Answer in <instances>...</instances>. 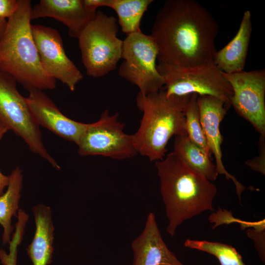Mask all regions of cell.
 <instances>
[{"instance_id":"cell-1","label":"cell","mask_w":265,"mask_h":265,"mask_svg":"<svg viewBox=\"0 0 265 265\" xmlns=\"http://www.w3.org/2000/svg\"><path fill=\"white\" fill-rule=\"evenodd\" d=\"M218 24L194 0H168L159 10L150 35L159 62L193 67L212 62Z\"/></svg>"},{"instance_id":"cell-2","label":"cell","mask_w":265,"mask_h":265,"mask_svg":"<svg viewBox=\"0 0 265 265\" xmlns=\"http://www.w3.org/2000/svg\"><path fill=\"white\" fill-rule=\"evenodd\" d=\"M156 167L168 221L166 231L171 237L185 221L214 211L216 186L189 168L174 152L156 161Z\"/></svg>"},{"instance_id":"cell-3","label":"cell","mask_w":265,"mask_h":265,"mask_svg":"<svg viewBox=\"0 0 265 265\" xmlns=\"http://www.w3.org/2000/svg\"><path fill=\"white\" fill-rule=\"evenodd\" d=\"M32 7L30 0H19L17 11L8 19L0 40V70L28 91L52 90L56 80L42 68L32 34Z\"/></svg>"},{"instance_id":"cell-4","label":"cell","mask_w":265,"mask_h":265,"mask_svg":"<svg viewBox=\"0 0 265 265\" xmlns=\"http://www.w3.org/2000/svg\"><path fill=\"white\" fill-rule=\"evenodd\" d=\"M190 95L167 96L163 88L147 95L138 93L136 103L143 116L132 134L137 153L151 161L163 159L170 138L186 133L184 109Z\"/></svg>"},{"instance_id":"cell-5","label":"cell","mask_w":265,"mask_h":265,"mask_svg":"<svg viewBox=\"0 0 265 265\" xmlns=\"http://www.w3.org/2000/svg\"><path fill=\"white\" fill-rule=\"evenodd\" d=\"M116 19L97 11L79 40L82 62L88 76L102 77L115 70L122 58L123 41L117 37Z\"/></svg>"},{"instance_id":"cell-6","label":"cell","mask_w":265,"mask_h":265,"mask_svg":"<svg viewBox=\"0 0 265 265\" xmlns=\"http://www.w3.org/2000/svg\"><path fill=\"white\" fill-rule=\"evenodd\" d=\"M157 68L164 79L167 96L209 95L222 100L228 107L231 106L232 87L213 62L183 67L159 61Z\"/></svg>"},{"instance_id":"cell-7","label":"cell","mask_w":265,"mask_h":265,"mask_svg":"<svg viewBox=\"0 0 265 265\" xmlns=\"http://www.w3.org/2000/svg\"><path fill=\"white\" fill-rule=\"evenodd\" d=\"M16 82L12 77L0 70V124L22 138L32 152L59 170L60 166L44 145L40 126L26 98L17 90Z\"/></svg>"},{"instance_id":"cell-8","label":"cell","mask_w":265,"mask_h":265,"mask_svg":"<svg viewBox=\"0 0 265 265\" xmlns=\"http://www.w3.org/2000/svg\"><path fill=\"white\" fill-rule=\"evenodd\" d=\"M158 50L150 35L141 32L127 35L123 41L119 75L136 85L139 93L147 95L159 91L164 80L157 68Z\"/></svg>"},{"instance_id":"cell-9","label":"cell","mask_w":265,"mask_h":265,"mask_svg":"<svg viewBox=\"0 0 265 265\" xmlns=\"http://www.w3.org/2000/svg\"><path fill=\"white\" fill-rule=\"evenodd\" d=\"M125 125L118 120V113L103 112L96 122L87 124L78 144L81 156L100 155L117 159L134 157L135 148L133 135L124 132Z\"/></svg>"},{"instance_id":"cell-10","label":"cell","mask_w":265,"mask_h":265,"mask_svg":"<svg viewBox=\"0 0 265 265\" xmlns=\"http://www.w3.org/2000/svg\"><path fill=\"white\" fill-rule=\"evenodd\" d=\"M223 74L233 90L231 105L260 134L265 135V70Z\"/></svg>"},{"instance_id":"cell-11","label":"cell","mask_w":265,"mask_h":265,"mask_svg":"<svg viewBox=\"0 0 265 265\" xmlns=\"http://www.w3.org/2000/svg\"><path fill=\"white\" fill-rule=\"evenodd\" d=\"M32 36L40 63L47 74L65 84L71 91L83 75L67 55L62 38L55 29L42 25H31Z\"/></svg>"},{"instance_id":"cell-12","label":"cell","mask_w":265,"mask_h":265,"mask_svg":"<svg viewBox=\"0 0 265 265\" xmlns=\"http://www.w3.org/2000/svg\"><path fill=\"white\" fill-rule=\"evenodd\" d=\"M197 102L207 145L210 153L214 156L218 173L224 175L227 180L233 182L240 202L241 194L246 187L228 172L222 160L221 145L223 138L220 131V124L227 113L228 106L222 100L209 95H198Z\"/></svg>"},{"instance_id":"cell-13","label":"cell","mask_w":265,"mask_h":265,"mask_svg":"<svg viewBox=\"0 0 265 265\" xmlns=\"http://www.w3.org/2000/svg\"><path fill=\"white\" fill-rule=\"evenodd\" d=\"M29 92L26 100L38 124L78 145L87 124L74 121L63 115L42 90L35 89Z\"/></svg>"},{"instance_id":"cell-14","label":"cell","mask_w":265,"mask_h":265,"mask_svg":"<svg viewBox=\"0 0 265 265\" xmlns=\"http://www.w3.org/2000/svg\"><path fill=\"white\" fill-rule=\"evenodd\" d=\"M96 12L84 0H41L32 7L30 19L54 18L66 26L71 37L78 39Z\"/></svg>"},{"instance_id":"cell-15","label":"cell","mask_w":265,"mask_h":265,"mask_svg":"<svg viewBox=\"0 0 265 265\" xmlns=\"http://www.w3.org/2000/svg\"><path fill=\"white\" fill-rule=\"evenodd\" d=\"M131 247L132 265H184L163 241L152 212L148 215L142 232L132 241Z\"/></svg>"},{"instance_id":"cell-16","label":"cell","mask_w":265,"mask_h":265,"mask_svg":"<svg viewBox=\"0 0 265 265\" xmlns=\"http://www.w3.org/2000/svg\"><path fill=\"white\" fill-rule=\"evenodd\" d=\"M252 30L251 12L246 10L236 35L215 55L213 62L223 73L230 74L244 71Z\"/></svg>"},{"instance_id":"cell-17","label":"cell","mask_w":265,"mask_h":265,"mask_svg":"<svg viewBox=\"0 0 265 265\" xmlns=\"http://www.w3.org/2000/svg\"><path fill=\"white\" fill-rule=\"evenodd\" d=\"M36 229L27 253L33 265H49L53 252L54 228L49 206L39 204L32 208Z\"/></svg>"},{"instance_id":"cell-18","label":"cell","mask_w":265,"mask_h":265,"mask_svg":"<svg viewBox=\"0 0 265 265\" xmlns=\"http://www.w3.org/2000/svg\"><path fill=\"white\" fill-rule=\"evenodd\" d=\"M90 8L96 10L99 7L106 6L117 13L122 31L130 34L141 32L142 17L153 0H84Z\"/></svg>"},{"instance_id":"cell-19","label":"cell","mask_w":265,"mask_h":265,"mask_svg":"<svg viewBox=\"0 0 265 265\" xmlns=\"http://www.w3.org/2000/svg\"><path fill=\"white\" fill-rule=\"evenodd\" d=\"M173 152L195 172L210 181L217 179L216 166L211 160L210 155L190 140L186 133L175 136Z\"/></svg>"},{"instance_id":"cell-20","label":"cell","mask_w":265,"mask_h":265,"mask_svg":"<svg viewBox=\"0 0 265 265\" xmlns=\"http://www.w3.org/2000/svg\"><path fill=\"white\" fill-rule=\"evenodd\" d=\"M9 176L7 189L0 196V224L3 229L2 242L4 244L9 243L11 239L14 231L12 217H17L23 181L22 171L19 167H17Z\"/></svg>"},{"instance_id":"cell-21","label":"cell","mask_w":265,"mask_h":265,"mask_svg":"<svg viewBox=\"0 0 265 265\" xmlns=\"http://www.w3.org/2000/svg\"><path fill=\"white\" fill-rule=\"evenodd\" d=\"M187 248L205 252L215 256L221 265H246L237 250L227 244L207 240L186 239Z\"/></svg>"},{"instance_id":"cell-22","label":"cell","mask_w":265,"mask_h":265,"mask_svg":"<svg viewBox=\"0 0 265 265\" xmlns=\"http://www.w3.org/2000/svg\"><path fill=\"white\" fill-rule=\"evenodd\" d=\"M198 96L191 94L184 109L186 132L190 140L210 155L201 123Z\"/></svg>"},{"instance_id":"cell-23","label":"cell","mask_w":265,"mask_h":265,"mask_svg":"<svg viewBox=\"0 0 265 265\" xmlns=\"http://www.w3.org/2000/svg\"><path fill=\"white\" fill-rule=\"evenodd\" d=\"M26 221L18 219L15 225V230L9 242V252L0 249V261L3 265H17L18 247L22 242Z\"/></svg>"},{"instance_id":"cell-24","label":"cell","mask_w":265,"mask_h":265,"mask_svg":"<svg viewBox=\"0 0 265 265\" xmlns=\"http://www.w3.org/2000/svg\"><path fill=\"white\" fill-rule=\"evenodd\" d=\"M209 220L211 222L214 223L213 228L223 224H230L236 222L239 223L240 227L244 229L248 227H253L254 229L262 231L265 230V219L257 222H248L234 218L231 212L219 208L216 213H213L210 216Z\"/></svg>"},{"instance_id":"cell-25","label":"cell","mask_w":265,"mask_h":265,"mask_svg":"<svg viewBox=\"0 0 265 265\" xmlns=\"http://www.w3.org/2000/svg\"><path fill=\"white\" fill-rule=\"evenodd\" d=\"M245 164L254 171L265 175V135L260 134L259 140V155L247 160Z\"/></svg>"},{"instance_id":"cell-26","label":"cell","mask_w":265,"mask_h":265,"mask_svg":"<svg viewBox=\"0 0 265 265\" xmlns=\"http://www.w3.org/2000/svg\"><path fill=\"white\" fill-rule=\"evenodd\" d=\"M246 233L247 236L253 240L260 258L265 263V230L258 231L255 229H248L246 231Z\"/></svg>"},{"instance_id":"cell-27","label":"cell","mask_w":265,"mask_h":265,"mask_svg":"<svg viewBox=\"0 0 265 265\" xmlns=\"http://www.w3.org/2000/svg\"><path fill=\"white\" fill-rule=\"evenodd\" d=\"M19 7V0H0V18L12 17Z\"/></svg>"},{"instance_id":"cell-28","label":"cell","mask_w":265,"mask_h":265,"mask_svg":"<svg viewBox=\"0 0 265 265\" xmlns=\"http://www.w3.org/2000/svg\"><path fill=\"white\" fill-rule=\"evenodd\" d=\"M8 129L0 124V140L8 131ZM9 181V176L3 175L0 171V196L3 194V190L7 186Z\"/></svg>"},{"instance_id":"cell-29","label":"cell","mask_w":265,"mask_h":265,"mask_svg":"<svg viewBox=\"0 0 265 265\" xmlns=\"http://www.w3.org/2000/svg\"><path fill=\"white\" fill-rule=\"evenodd\" d=\"M7 23L6 19L0 18V40L5 30Z\"/></svg>"}]
</instances>
